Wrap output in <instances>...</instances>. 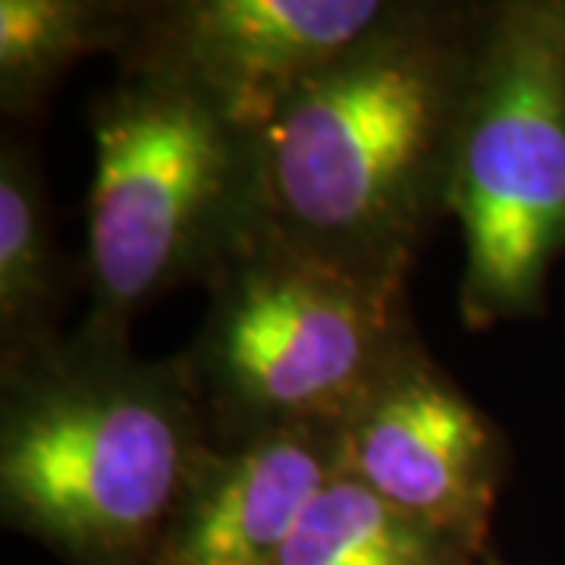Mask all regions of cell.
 <instances>
[{
	"label": "cell",
	"instance_id": "cell-1",
	"mask_svg": "<svg viewBox=\"0 0 565 565\" xmlns=\"http://www.w3.org/2000/svg\"><path fill=\"white\" fill-rule=\"evenodd\" d=\"M490 3H412L327 63L255 132L264 230L405 282L440 217Z\"/></svg>",
	"mask_w": 565,
	"mask_h": 565
},
{
	"label": "cell",
	"instance_id": "cell-2",
	"mask_svg": "<svg viewBox=\"0 0 565 565\" xmlns=\"http://www.w3.org/2000/svg\"><path fill=\"white\" fill-rule=\"evenodd\" d=\"M207 440L182 355L61 333L0 367V519L66 565H154Z\"/></svg>",
	"mask_w": 565,
	"mask_h": 565
},
{
	"label": "cell",
	"instance_id": "cell-3",
	"mask_svg": "<svg viewBox=\"0 0 565 565\" xmlns=\"http://www.w3.org/2000/svg\"><path fill=\"white\" fill-rule=\"evenodd\" d=\"M95 173L85 207L79 330L129 343L145 305L221 274L264 230L255 132L177 82L145 73L92 107Z\"/></svg>",
	"mask_w": 565,
	"mask_h": 565
},
{
	"label": "cell",
	"instance_id": "cell-4",
	"mask_svg": "<svg viewBox=\"0 0 565 565\" xmlns=\"http://www.w3.org/2000/svg\"><path fill=\"white\" fill-rule=\"evenodd\" d=\"M180 352L214 437L343 430L386 367L418 343L405 282L345 270L262 230L207 282Z\"/></svg>",
	"mask_w": 565,
	"mask_h": 565
},
{
	"label": "cell",
	"instance_id": "cell-5",
	"mask_svg": "<svg viewBox=\"0 0 565 565\" xmlns=\"http://www.w3.org/2000/svg\"><path fill=\"white\" fill-rule=\"evenodd\" d=\"M449 217L465 245V327L537 315L565 245V0L490 3Z\"/></svg>",
	"mask_w": 565,
	"mask_h": 565
},
{
	"label": "cell",
	"instance_id": "cell-6",
	"mask_svg": "<svg viewBox=\"0 0 565 565\" xmlns=\"http://www.w3.org/2000/svg\"><path fill=\"white\" fill-rule=\"evenodd\" d=\"M399 0H167L136 3L122 73L161 76L262 132L327 63Z\"/></svg>",
	"mask_w": 565,
	"mask_h": 565
},
{
	"label": "cell",
	"instance_id": "cell-7",
	"mask_svg": "<svg viewBox=\"0 0 565 565\" xmlns=\"http://www.w3.org/2000/svg\"><path fill=\"white\" fill-rule=\"evenodd\" d=\"M500 427L418 340L367 390L340 430V475L493 559L490 531L505 478Z\"/></svg>",
	"mask_w": 565,
	"mask_h": 565
},
{
	"label": "cell",
	"instance_id": "cell-8",
	"mask_svg": "<svg viewBox=\"0 0 565 565\" xmlns=\"http://www.w3.org/2000/svg\"><path fill=\"white\" fill-rule=\"evenodd\" d=\"M337 475L340 430L211 434L163 525L154 565H277Z\"/></svg>",
	"mask_w": 565,
	"mask_h": 565
},
{
	"label": "cell",
	"instance_id": "cell-9",
	"mask_svg": "<svg viewBox=\"0 0 565 565\" xmlns=\"http://www.w3.org/2000/svg\"><path fill=\"white\" fill-rule=\"evenodd\" d=\"M61 255L35 154L7 139L0 148V367L61 337Z\"/></svg>",
	"mask_w": 565,
	"mask_h": 565
},
{
	"label": "cell",
	"instance_id": "cell-10",
	"mask_svg": "<svg viewBox=\"0 0 565 565\" xmlns=\"http://www.w3.org/2000/svg\"><path fill=\"white\" fill-rule=\"evenodd\" d=\"M136 3L110 0H0V107L35 117L66 73L88 54L120 57Z\"/></svg>",
	"mask_w": 565,
	"mask_h": 565
},
{
	"label": "cell",
	"instance_id": "cell-11",
	"mask_svg": "<svg viewBox=\"0 0 565 565\" xmlns=\"http://www.w3.org/2000/svg\"><path fill=\"white\" fill-rule=\"evenodd\" d=\"M444 531L337 475L308 505L277 565H490Z\"/></svg>",
	"mask_w": 565,
	"mask_h": 565
},
{
	"label": "cell",
	"instance_id": "cell-12",
	"mask_svg": "<svg viewBox=\"0 0 565 565\" xmlns=\"http://www.w3.org/2000/svg\"><path fill=\"white\" fill-rule=\"evenodd\" d=\"M490 565H500V563H497V559H493V563H490Z\"/></svg>",
	"mask_w": 565,
	"mask_h": 565
}]
</instances>
